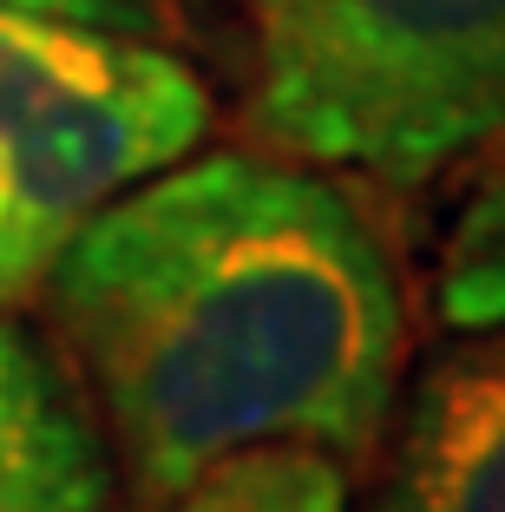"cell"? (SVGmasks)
Segmentation results:
<instances>
[{
  "label": "cell",
  "instance_id": "3957f363",
  "mask_svg": "<svg viewBox=\"0 0 505 512\" xmlns=\"http://www.w3.org/2000/svg\"><path fill=\"white\" fill-rule=\"evenodd\" d=\"M210 92L178 53L0 7V309L138 178L191 158Z\"/></svg>",
  "mask_w": 505,
  "mask_h": 512
},
{
  "label": "cell",
  "instance_id": "277c9868",
  "mask_svg": "<svg viewBox=\"0 0 505 512\" xmlns=\"http://www.w3.org/2000/svg\"><path fill=\"white\" fill-rule=\"evenodd\" d=\"M387 421L368 512H505V329H460Z\"/></svg>",
  "mask_w": 505,
  "mask_h": 512
},
{
  "label": "cell",
  "instance_id": "6da1fadb",
  "mask_svg": "<svg viewBox=\"0 0 505 512\" xmlns=\"http://www.w3.org/2000/svg\"><path fill=\"white\" fill-rule=\"evenodd\" d=\"M40 289L138 512L243 447L368 460L387 434L401 283L355 191L296 158L210 151L151 171L73 230Z\"/></svg>",
  "mask_w": 505,
  "mask_h": 512
},
{
  "label": "cell",
  "instance_id": "ba28073f",
  "mask_svg": "<svg viewBox=\"0 0 505 512\" xmlns=\"http://www.w3.org/2000/svg\"><path fill=\"white\" fill-rule=\"evenodd\" d=\"M7 14H33V20H60V27H86V33H112V40H138V46H191L210 27V0H0Z\"/></svg>",
  "mask_w": 505,
  "mask_h": 512
},
{
  "label": "cell",
  "instance_id": "7a4b0ae2",
  "mask_svg": "<svg viewBox=\"0 0 505 512\" xmlns=\"http://www.w3.org/2000/svg\"><path fill=\"white\" fill-rule=\"evenodd\" d=\"M250 125L407 191L505 132V0H250Z\"/></svg>",
  "mask_w": 505,
  "mask_h": 512
},
{
  "label": "cell",
  "instance_id": "8992f818",
  "mask_svg": "<svg viewBox=\"0 0 505 512\" xmlns=\"http://www.w3.org/2000/svg\"><path fill=\"white\" fill-rule=\"evenodd\" d=\"M486 165L466 184V204L440 243V316L453 329H505V132L479 151Z\"/></svg>",
  "mask_w": 505,
  "mask_h": 512
},
{
  "label": "cell",
  "instance_id": "5b68a950",
  "mask_svg": "<svg viewBox=\"0 0 505 512\" xmlns=\"http://www.w3.org/2000/svg\"><path fill=\"white\" fill-rule=\"evenodd\" d=\"M0 512H119L86 394L14 316H0Z\"/></svg>",
  "mask_w": 505,
  "mask_h": 512
},
{
  "label": "cell",
  "instance_id": "52a82bcc",
  "mask_svg": "<svg viewBox=\"0 0 505 512\" xmlns=\"http://www.w3.org/2000/svg\"><path fill=\"white\" fill-rule=\"evenodd\" d=\"M164 512H348V473L315 447H243L197 473Z\"/></svg>",
  "mask_w": 505,
  "mask_h": 512
}]
</instances>
